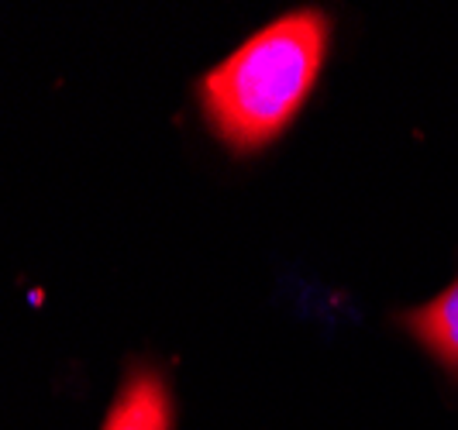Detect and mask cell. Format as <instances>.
<instances>
[{
	"label": "cell",
	"instance_id": "cell-1",
	"mask_svg": "<svg viewBox=\"0 0 458 430\" xmlns=\"http://www.w3.org/2000/svg\"><path fill=\"white\" fill-rule=\"evenodd\" d=\"M327 48L331 18L321 7H293L252 31L197 83L207 128L231 156L269 148L307 107Z\"/></svg>",
	"mask_w": 458,
	"mask_h": 430
},
{
	"label": "cell",
	"instance_id": "cell-2",
	"mask_svg": "<svg viewBox=\"0 0 458 430\" xmlns=\"http://www.w3.org/2000/svg\"><path fill=\"white\" fill-rule=\"evenodd\" d=\"M173 389L162 368L141 362L131 365L100 430H173Z\"/></svg>",
	"mask_w": 458,
	"mask_h": 430
},
{
	"label": "cell",
	"instance_id": "cell-3",
	"mask_svg": "<svg viewBox=\"0 0 458 430\" xmlns=\"http://www.w3.org/2000/svg\"><path fill=\"white\" fill-rule=\"evenodd\" d=\"M403 327L420 341L424 351L435 355L441 368H448V375L458 379V279L445 286L431 303L407 310Z\"/></svg>",
	"mask_w": 458,
	"mask_h": 430
}]
</instances>
